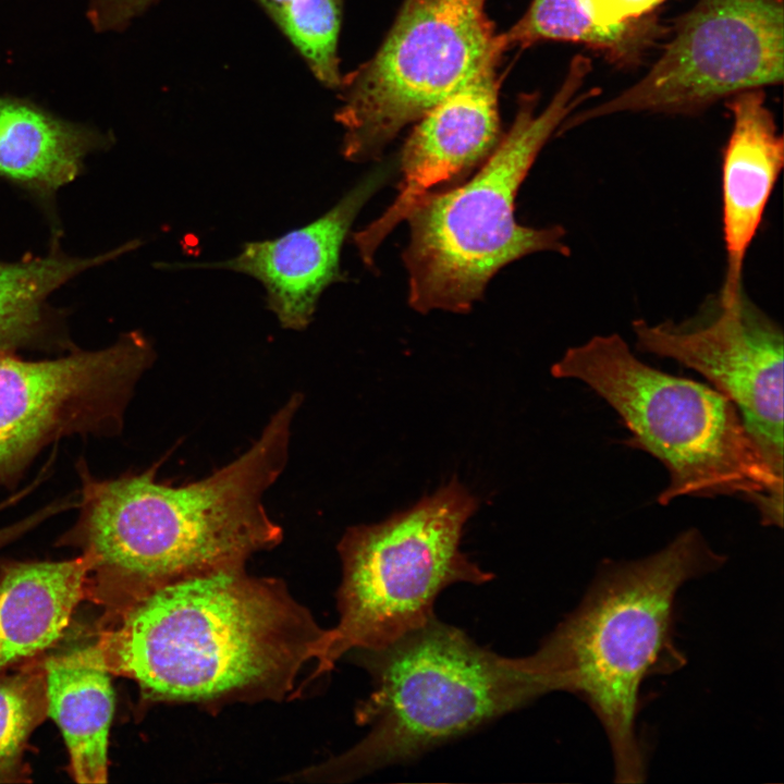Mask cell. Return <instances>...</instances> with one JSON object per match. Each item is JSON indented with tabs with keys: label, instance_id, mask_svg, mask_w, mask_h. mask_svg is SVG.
Instances as JSON below:
<instances>
[{
	"label": "cell",
	"instance_id": "6da1fadb",
	"mask_svg": "<svg viewBox=\"0 0 784 784\" xmlns=\"http://www.w3.org/2000/svg\"><path fill=\"white\" fill-rule=\"evenodd\" d=\"M302 403L301 393L292 394L247 451L189 483L157 480V465L99 479L79 461L78 517L59 543L90 561L87 597L112 607L181 579L245 567L254 553L278 546L283 531L264 495L287 463Z\"/></svg>",
	"mask_w": 784,
	"mask_h": 784
},
{
	"label": "cell",
	"instance_id": "7a4b0ae2",
	"mask_svg": "<svg viewBox=\"0 0 784 784\" xmlns=\"http://www.w3.org/2000/svg\"><path fill=\"white\" fill-rule=\"evenodd\" d=\"M324 633L282 583L238 567L107 608L96 642L143 697L216 705L286 697Z\"/></svg>",
	"mask_w": 784,
	"mask_h": 784
},
{
	"label": "cell",
	"instance_id": "3957f363",
	"mask_svg": "<svg viewBox=\"0 0 784 784\" xmlns=\"http://www.w3.org/2000/svg\"><path fill=\"white\" fill-rule=\"evenodd\" d=\"M724 562L696 528L649 556L607 561L579 605L520 658L541 696L563 690L591 708L608 736L616 782L646 776L636 730L642 682L684 663L673 640L676 595Z\"/></svg>",
	"mask_w": 784,
	"mask_h": 784
},
{
	"label": "cell",
	"instance_id": "277c9868",
	"mask_svg": "<svg viewBox=\"0 0 784 784\" xmlns=\"http://www.w3.org/2000/svg\"><path fill=\"white\" fill-rule=\"evenodd\" d=\"M590 59L576 56L548 106L524 98L509 133L468 182L431 192L412 209L403 253L408 302L419 313H467L504 266L540 252L568 256L561 225L529 228L515 220V198L538 154L581 102L596 95L580 88Z\"/></svg>",
	"mask_w": 784,
	"mask_h": 784
},
{
	"label": "cell",
	"instance_id": "5b68a950",
	"mask_svg": "<svg viewBox=\"0 0 784 784\" xmlns=\"http://www.w3.org/2000/svg\"><path fill=\"white\" fill-rule=\"evenodd\" d=\"M551 373L592 389L629 430L627 445L665 466L669 483L659 504L736 495L755 505L764 526H782L783 481L765 464L735 404L716 389L652 368L616 333L568 348Z\"/></svg>",
	"mask_w": 784,
	"mask_h": 784
},
{
	"label": "cell",
	"instance_id": "8992f818",
	"mask_svg": "<svg viewBox=\"0 0 784 784\" xmlns=\"http://www.w3.org/2000/svg\"><path fill=\"white\" fill-rule=\"evenodd\" d=\"M358 652L372 690L355 714L369 731L308 775L348 781L409 760L540 696L520 658L499 656L434 616Z\"/></svg>",
	"mask_w": 784,
	"mask_h": 784
},
{
	"label": "cell",
	"instance_id": "52a82bcc",
	"mask_svg": "<svg viewBox=\"0 0 784 784\" xmlns=\"http://www.w3.org/2000/svg\"><path fill=\"white\" fill-rule=\"evenodd\" d=\"M477 507V498L453 478L406 511L347 529L338 546L339 623L326 629L309 679L330 671L348 651L382 648L426 624L448 586L492 579L460 549Z\"/></svg>",
	"mask_w": 784,
	"mask_h": 784
},
{
	"label": "cell",
	"instance_id": "ba28073f",
	"mask_svg": "<svg viewBox=\"0 0 784 784\" xmlns=\"http://www.w3.org/2000/svg\"><path fill=\"white\" fill-rule=\"evenodd\" d=\"M485 3L404 0L377 53L339 87L345 159H377L404 126L498 61L504 50Z\"/></svg>",
	"mask_w": 784,
	"mask_h": 784
},
{
	"label": "cell",
	"instance_id": "9c48e42d",
	"mask_svg": "<svg viewBox=\"0 0 784 784\" xmlns=\"http://www.w3.org/2000/svg\"><path fill=\"white\" fill-rule=\"evenodd\" d=\"M784 78L783 0H698L649 71L562 130L622 112L693 114Z\"/></svg>",
	"mask_w": 784,
	"mask_h": 784
},
{
	"label": "cell",
	"instance_id": "30bf717a",
	"mask_svg": "<svg viewBox=\"0 0 784 784\" xmlns=\"http://www.w3.org/2000/svg\"><path fill=\"white\" fill-rule=\"evenodd\" d=\"M155 357L140 331L53 359L0 353V487H15L38 453L63 437L120 433L136 383Z\"/></svg>",
	"mask_w": 784,
	"mask_h": 784
},
{
	"label": "cell",
	"instance_id": "8fae6325",
	"mask_svg": "<svg viewBox=\"0 0 784 784\" xmlns=\"http://www.w3.org/2000/svg\"><path fill=\"white\" fill-rule=\"evenodd\" d=\"M642 353L671 358L706 377L739 412L772 474L783 481V351L781 326L743 290L719 292L681 321L632 323Z\"/></svg>",
	"mask_w": 784,
	"mask_h": 784
},
{
	"label": "cell",
	"instance_id": "7c38bea8",
	"mask_svg": "<svg viewBox=\"0 0 784 784\" xmlns=\"http://www.w3.org/2000/svg\"><path fill=\"white\" fill-rule=\"evenodd\" d=\"M497 61L419 119L401 155L402 179L392 205L353 235L370 266L388 234L434 187L458 182L488 159L500 136Z\"/></svg>",
	"mask_w": 784,
	"mask_h": 784
},
{
	"label": "cell",
	"instance_id": "4fadbf2b",
	"mask_svg": "<svg viewBox=\"0 0 784 784\" xmlns=\"http://www.w3.org/2000/svg\"><path fill=\"white\" fill-rule=\"evenodd\" d=\"M387 176L383 168L371 172L315 221L272 240L245 243L230 259L164 268L224 269L247 274L262 284L267 306L283 328L304 330L323 291L343 280V243L355 218Z\"/></svg>",
	"mask_w": 784,
	"mask_h": 784
},
{
	"label": "cell",
	"instance_id": "5bb4252c",
	"mask_svg": "<svg viewBox=\"0 0 784 784\" xmlns=\"http://www.w3.org/2000/svg\"><path fill=\"white\" fill-rule=\"evenodd\" d=\"M726 106L733 126L721 163L726 270L719 292L734 297L744 290L745 258L783 169L784 140L765 106L762 88L739 91Z\"/></svg>",
	"mask_w": 784,
	"mask_h": 784
},
{
	"label": "cell",
	"instance_id": "9a60e30c",
	"mask_svg": "<svg viewBox=\"0 0 784 784\" xmlns=\"http://www.w3.org/2000/svg\"><path fill=\"white\" fill-rule=\"evenodd\" d=\"M90 561L8 562L0 567V674L56 644L87 598Z\"/></svg>",
	"mask_w": 784,
	"mask_h": 784
},
{
	"label": "cell",
	"instance_id": "2e32d148",
	"mask_svg": "<svg viewBox=\"0 0 784 784\" xmlns=\"http://www.w3.org/2000/svg\"><path fill=\"white\" fill-rule=\"evenodd\" d=\"M112 136L63 120L33 102L0 96V177L50 204Z\"/></svg>",
	"mask_w": 784,
	"mask_h": 784
},
{
	"label": "cell",
	"instance_id": "e0dca14e",
	"mask_svg": "<svg viewBox=\"0 0 784 784\" xmlns=\"http://www.w3.org/2000/svg\"><path fill=\"white\" fill-rule=\"evenodd\" d=\"M47 711L60 727L75 782L108 776V736L113 713L110 672L96 644L44 659Z\"/></svg>",
	"mask_w": 784,
	"mask_h": 784
},
{
	"label": "cell",
	"instance_id": "ac0fdd59",
	"mask_svg": "<svg viewBox=\"0 0 784 784\" xmlns=\"http://www.w3.org/2000/svg\"><path fill=\"white\" fill-rule=\"evenodd\" d=\"M138 246V241H131L99 255L77 257L63 252L54 237L45 255L0 261V353L75 348L63 314L49 304L50 295L81 273Z\"/></svg>",
	"mask_w": 784,
	"mask_h": 784
},
{
	"label": "cell",
	"instance_id": "d6986e66",
	"mask_svg": "<svg viewBox=\"0 0 784 784\" xmlns=\"http://www.w3.org/2000/svg\"><path fill=\"white\" fill-rule=\"evenodd\" d=\"M663 29L648 15L603 27L592 22L579 0H532L523 17L499 39L503 50L540 40L583 44L620 66H629L642 59Z\"/></svg>",
	"mask_w": 784,
	"mask_h": 784
},
{
	"label": "cell",
	"instance_id": "ffe728a7",
	"mask_svg": "<svg viewBox=\"0 0 784 784\" xmlns=\"http://www.w3.org/2000/svg\"><path fill=\"white\" fill-rule=\"evenodd\" d=\"M303 58L316 79L339 88L343 0H256Z\"/></svg>",
	"mask_w": 784,
	"mask_h": 784
},
{
	"label": "cell",
	"instance_id": "44dd1931",
	"mask_svg": "<svg viewBox=\"0 0 784 784\" xmlns=\"http://www.w3.org/2000/svg\"><path fill=\"white\" fill-rule=\"evenodd\" d=\"M48 715L44 659L0 674V783L25 782L23 754L32 732Z\"/></svg>",
	"mask_w": 784,
	"mask_h": 784
},
{
	"label": "cell",
	"instance_id": "7402d4cb",
	"mask_svg": "<svg viewBox=\"0 0 784 784\" xmlns=\"http://www.w3.org/2000/svg\"><path fill=\"white\" fill-rule=\"evenodd\" d=\"M664 0H579L596 25L611 27L646 16Z\"/></svg>",
	"mask_w": 784,
	"mask_h": 784
},
{
	"label": "cell",
	"instance_id": "603a6c76",
	"mask_svg": "<svg viewBox=\"0 0 784 784\" xmlns=\"http://www.w3.org/2000/svg\"><path fill=\"white\" fill-rule=\"evenodd\" d=\"M158 0H90L88 17L98 32L121 30Z\"/></svg>",
	"mask_w": 784,
	"mask_h": 784
},
{
	"label": "cell",
	"instance_id": "cb8c5ba5",
	"mask_svg": "<svg viewBox=\"0 0 784 784\" xmlns=\"http://www.w3.org/2000/svg\"><path fill=\"white\" fill-rule=\"evenodd\" d=\"M22 492L12 495L4 502L0 503V511L5 509L8 505L19 501V499L22 497ZM50 512L47 507H42L39 511L33 513L32 515L24 517L23 519L13 523L11 525H7L4 527L0 528V548L8 544L9 542L20 538L28 530L33 529L35 526L40 524L41 522L49 518Z\"/></svg>",
	"mask_w": 784,
	"mask_h": 784
}]
</instances>
